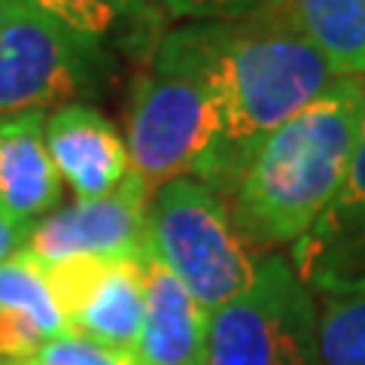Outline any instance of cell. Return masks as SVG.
<instances>
[{"label":"cell","instance_id":"d6986e66","mask_svg":"<svg viewBox=\"0 0 365 365\" xmlns=\"http://www.w3.org/2000/svg\"><path fill=\"white\" fill-rule=\"evenodd\" d=\"M28 232H31V228L16 225V222H9V220L0 216V262H6L9 256H16V253L25 250Z\"/></svg>","mask_w":365,"mask_h":365},{"label":"cell","instance_id":"8992f818","mask_svg":"<svg viewBox=\"0 0 365 365\" xmlns=\"http://www.w3.org/2000/svg\"><path fill=\"white\" fill-rule=\"evenodd\" d=\"M91 52L25 0H0V119L71 104L86 86Z\"/></svg>","mask_w":365,"mask_h":365},{"label":"cell","instance_id":"4fadbf2b","mask_svg":"<svg viewBox=\"0 0 365 365\" xmlns=\"http://www.w3.org/2000/svg\"><path fill=\"white\" fill-rule=\"evenodd\" d=\"M43 16L64 25L91 52L101 43L116 40L125 49H155V28L165 9L158 0H25Z\"/></svg>","mask_w":365,"mask_h":365},{"label":"cell","instance_id":"9c48e42d","mask_svg":"<svg viewBox=\"0 0 365 365\" xmlns=\"http://www.w3.org/2000/svg\"><path fill=\"white\" fill-rule=\"evenodd\" d=\"M46 150L79 198L110 195L131 174L128 143L119 128L101 110L76 101L46 116Z\"/></svg>","mask_w":365,"mask_h":365},{"label":"cell","instance_id":"7a4b0ae2","mask_svg":"<svg viewBox=\"0 0 365 365\" xmlns=\"http://www.w3.org/2000/svg\"><path fill=\"white\" fill-rule=\"evenodd\" d=\"M362 119V79L338 76L317 101L274 128L216 192L256 256L292 247L335 198Z\"/></svg>","mask_w":365,"mask_h":365},{"label":"cell","instance_id":"ac0fdd59","mask_svg":"<svg viewBox=\"0 0 365 365\" xmlns=\"http://www.w3.org/2000/svg\"><path fill=\"white\" fill-rule=\"evenodd\" d=\"M170 19L186 21H225L268 6L271 0H158Z\"/></svg>","mask_w":365,"mask_h":365},{"label":"cell","instance_id":"2e32d148","mask_svg":"<svg viewBox=\"0 0 365 365\" xmlns=\"http://www.w3.org/2000/svg\"><path fill=\"white\" fill-rule=\"evenodd\" d=\"M319 353L326 365H365V292L323 299Z\"/></svg>","mask_w":365,"mask_h":365},{"label":"cell","instance_id":"7c38bea8","mask_svg":"<svg viewBox=\"0 0 365 365\" xmlns=\"http://www.w3.org/2000/svg\"><path fill=\"white\" fill-rule=\"evenodd\" d=\"M150 256V253H146ZM143 259L104 262L86 295L64 317L67 332L86 335L110 350L137 359L143 326Z\"/></svg>","mask_w":365,"mask_h":365},{"label":"cell","instance_id":"ba28073f","mask_svg":"<svg viewBox=\"0 0 365 365\" xmlns=\"http://www.w3.org/2000/svg\"><path fill=\"white\" fill-rule=\"evenodd\" d=\"M289 262L304 287L323 299L365 292V76L362 119L347 174L329 207L292 244Z\"/></svg>","mask_w":365,"mask_h":365},{"label":"cell","instance_id":"277c9868","mask_svg":"<svg viewBox=\"0 0 365 365\" xmlns=\"http://www.w3.org/2000/svg\"><path fill=\"white\" fill-rule=\"evenodd\" d=\"M146 247L207 314L253 283L262 259L237 235L222 198L195 177L168 180L150 195Z\"/></svg>","mask_w":365,"mask_h":365},{"label":"cell","instance_id":"3957f363","mask_svg":"<svg viewBox=\"0 0 365 365\" xmlns=\"http://www.w3.org/2000/svg\"><path fill=\"white\" fill-rule=\"evenodd\" d=\"M128 158L150 195L177 177L210 182L222 155L216 98L195 67L158 37L150 67L137 73L128 101Z\"/></svg>","mask_w":365,"mask_h":365},{"label":"cell","instance_id":"e0dca14e","mask_svg":"<svg viewBox=\"0 0 365 365\" xmlns=\"http://www.w3.org/2000/svg\"><path fill=\"white\" fill-rule=\"evenodd\" d=\"M21 365H140L128 353L110 350L98 341L76 332H61L49 338L46 344Z\"/></svg>","mask_w":365,"mask_h":365},{"label":"cell","instance_id":"5bb4252c","mask_svg":"<svg viewBox=\"0 0 365 365\" xmlns=\"http://www.w3.org/2000/svg\"><path fill=\"white\" fill-rule=\"evenodd\" d=\"M335 76H365V0H280Z\"/></svg>","mask_w":365,"mask_h":365},{"label":"cell","instance_id":"30bf717a","mask_svg":"<svg viewBox=\"0 0 365 365\" xmlns=\"http://www.w3.org/2000/svg\"><path fill=\"white\" fill-rule=\"evenodd\" d=\"M210 314L162 262H143V326L137 341L140 365H204Z\"/></svg>","mask_w":365,"mask_h":365},{"label":"cell","instance_id":"6da1fadb","mask_svg":"<svg viewBox=\"0 0 365 365\" xmlns=\"http://www.w3.org/2000/svg\"><path fill=\"white\" fill-rule=\"evenodd\" d=\"M207 79L222 119V155L207 186L220 192L244 155L335 83L332 67L280 0L225 21H186L162 34Z\"/></svg>","mask_w":365,"mask_h":365},{"label":"cell","instance_id":"52a82bcc","mask_svg":"<svg viewBox=\"0 0 365 365\" xmlns=\"http://www.w3.org/2000/svg\"><path fill=\"white\" fill-rule=\"evenodd\" d=\"M146 204L150 189L131 170L110 195L79 198L76 204L37 220L28 232L25 253L40 268H52L71 259H143L150 253Z\"/></svg>","mask_w":365,"mask_h":365},{"label":"cell","instance_id":"8fae6325","mask_svg":"<svg viewBox=\"0 0 365 365\" xmlns=\"http://www.w3.org/2000/svg\"><path fill=\"white\" fill-rule=\"evenodd\" d=\"M61 198V177L46 150L43 110L0 119V216L31 228Z\"/></svg>","mask_w":365,"mask_h":365},{"label":"cell","instance_id":"5b68a950","mask_svg":"<svg viewBox=\"0 0 365 365\" xmlns=\"http://www.w3.org/2000/svg\"><path fill=\"white\" fill-rule=\"evenodd\" d=\"M204 365H326L314 292L287 256H262L253 283L210 314Z\"/></svg>","mask_w":365,"mask_h":365},{"label":"cell","instance_id":"9a60e30c","mask_svg":"<svg viewBox=\"0 0 365 365\" xmlns=\"http://www.w3.org/2000/svg\"><path fill=\"white\" fill-rule=\"evenodd\" d=\"M0 311L31 317L49 338L67 332L58 302L46 280V271L25 250L0 262Z\"/></svg>","mask_w":365,"mask_h":365}]
</instances>
